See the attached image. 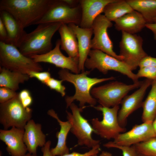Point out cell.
I'll return each instance as SVG.
<instances>
[{
    "instance_id": "d6986e66",
    "label": "cell",
    "mask_w": 156,
    "mask_h": 156,
    "mask_svg": "<svg viewBox=\"0 0 156 156\" xmlns=\"http://www.w3.org/2000/svg\"><path fill=\"white\" fill-rule=\"evenodd\" d=\"M73 30L77 38L79 50V67L80 72L84 71L85 63L91 49L92 28H83L74 24H68Z\"/></svg>"
},
{
    "instance_id": "e0dca14e",
    "label": "cell",
    "mask_w": 156,
    "mask_h": 156,
    "mask_svg": "<svg viewBox=\"0 0 156 156\" xmlns=\"http://www.w3.org/2000/svg\"><path fill=\"white\" fill-rule=\"evenodd\" d=\"M114 0H80L81 17L79 26L83 28H92L96 18L103 12L105 6Z\"/></svg>"
},
{
    "instance_id": "f35d334b",
    "label": "cell",
    "mask_w": 156,
    "mask_h": 156,
    "mask_svg": "<svg viewBox=\"0 0 156 156\" xmlns=\"http://www.w3.org/2000/svg\"><path fill=\"white\" fill-rule=\"evenodd\" d=\"M145 27L150 30L153 34L154 38L156 40V23H146Z\"/></svg>"
},
{
    "instance_id": "7c38bea8",
    "label": "cell",
    "mask_w": 156,
    "mask_h": 156,
    "mask_svg": "<svg viewBox=\"0 0 156 156\" xmlns=\"http://www.w3.org/2000/svg\"><path fill=\"white\" fill-rule=\"evenodd\" d=\"M113 25L104 15L101 14L94 20L92 28L94 36L91 40V49H97L121 61L123 58L113 50V42L107 33V29Z\"/></svg>"
},
{
    "instance_id": "bcb514c9",
    "label": "cell",
    "mask_w": 156,
    "mask_h": 156,
    "mask_svg": "<svg viewBox=\"0 0 156 156\" xmlns=\"http://www.w3.org/2000/svg\"><path fill=\"white\" fill-rule=\"evenodd\" d=\"M139 156H145L142 155H139Z\"/></svg>"
},
{
    "instance_id": "ffe728a7",
    "label": "cell",
    "mask_w": 156,
    "mask_h": 156,
    "mask_svg": "<svg viewBox=\"0 0 156 156\" xmlns=\"http://www.w3.org/2000/svg\"><path fill=\"white\" fill-rule=\"evenodd\" d=\"M114 22L116 30L131 34H136L140 31L145 27L147 23L141 14L134 10Z\"/></svg>"
},
{
    "instance_id": "d4e9b609",
    "label": "cell",
    "mask_w": 156,
    "mask_h": 156,
    "mask_svg": "<svg viewBox=\"0 0 156 156\" xmlns=\"http://www.w3.org/2000/svg\"><path fill=\"white\" fill-rule=\"evenodd\" d=\"M133 10L140 13L147 23H151L156 17V0H127Z\"/></svg>"
},
{
    "instance_id": "cb8c5ba5",
    "label": "cell",
    "mask_w": 156,
    "mask_h": 156,
    "mask_svg": "<svg viewBox=\"0 0 156 156\" xmlns=\"http://www.w3.org/2000/svg\"><path fill=\"white\" fill-rule=\"evenodd\" d=\"M28 75L12 71L0 66V86L5 87L16 91L19 89L20 83L27 81Z\"/></svg>"
},
{
    "instance_id": "8fae6325",
    "label": "cell",
    "mask_w": 156,
    "mask_h": 156,
    "mask_svg": "<svg viewBox=\"0 0 156 156\" xmlns=\"http://www.w3.org/2000/svg\"><path fill=\"white\" fill-rule=\"evenodd\" d=\"M119 43V55L122 60L132 71L137 69L141 60L148 55L142 47L143 40L136 34H131L121 31Z\"/></svg>"
},
{
    "instance_id": "6da1fadb",
    "label": "cell",
    "mask_w": 156,
    "mask_h": 156,
    "mask_svg": "<svg viewBox=\"0 0 156 156\" xmlns=\"http://www.w3.org/2000/svg\"><path fill=\"white\" fill-rule=\"evenodd\" d=\"M52 0H1L0 10L10 14L21 27L36 25L50 6Z\"/></svg>"
},
{
    "instance_id": "e575fe53",
    "label": "cell",
    "mask_w": 156,
    "mask_h": 156,
    "mask_svg": "<svg viewBox=\"0 0 156 156\" xmlns=\"http://www.w3.org/2000/svg\"><path fill=\"white\" fill-rule=\"evenodd\" d=\"M100 150V145H97L92 148L88 151L83 153H81L76 152H73L71 153H68L59 156H92L97 154Z\"/></svg>"
},
{
    "instance_id": "8992f818",
    "label": "cell",
    "mask_w": 156,
    "mask_h": 156,
    "mask_svg": "<svg viewBox=\"0 0 156 156\" xmlns=\"http://www.w3.org/2000/svg\"><path fill=\"white\" fill-rule=\"evenodd\" d=\"M84 66L91 70L96 69L104 74L110 70L116 71L126 76L133 83L139 81L136 74L123 61L99 50L91 49Z\"/></svg>"
},
{
    "instance_id": "b9f144b4",
    "label": "cell",
    "mask_w": 156,
    "mask_h": 156,
    "mask_svg": "<svg viewBox=\"0 0 156 156\" xmlns=\"http://www.w3.org/2000/svg\"><path fill=\"white\" fill-rule=\"evenodd\" d=\"M23 156H37L36 155H34L29 153L26 154Z\"/></svg>"
},
{
    "instance_id": "7402d4cb",
    "label": "cell",
    "mask_w": 156,
    "mask_h": 156,
    "mask_svg": "<svg viewBox=\"0 0 156 156\" xmlns=\"http://www.w3.org/2000/svg\"><path fill=\"white\" fill-rule=\"evenodd\" d=\"M48 115L55 119L60 126V129L57 132V142L56 146L50 150L52 156H61L69 153V150L66 145L68 135L70 131L71 125L68 120L63 121L59 118L57 114L53 109L48 111Z\"/></svg>"
},
{
    "instance_id": "7a4b0ae2",
    "label": "cell",
    "mask_w": 156,
    "mask_h": 156,
    "mask_svg": "<svg viewBox=\"0 0 156 156\" xmlns=\"http://www.w3.org/2000/svg\"><path fill=\"white\" fill-rule=\"evenodd\" d=\"M81 72L72 74L67 69H62L58 73L61 80L72 83L75 88V93L73 96H67L65 98L67 108L75 100L79 102V107L83 109L86 107V103L91 107L94 106L97 101L91 94L92 87L98 83L115 79L113 77L102 78H91L88 76L90 71H84Z\"/></svg>"
},
{
    "instance_id": "8d00e7d4",
    "label": "cell",
    "mask_w": 156,
    "mask_h": 156,
    "mask_svg": "<svg viewBox=\"0 0 156 156\" xmlns=\"http://www.w3.org/2000/svg\"><path fill=\"white\" fill-rule=\"evenodd\" d=\"M8 40V34L4 24L0 18V41L7 43Z\"/></svg>"
},
{
    "instance_id": "7bdbcfd3",
    "label": "cell",
    "mask_w": 156,
    "mask_h": 156,
    "mask_svg": "<svg viewBox=\"0 0 156 156\" xmlns=\"http://www.w3.org/2000/svg\"><path fill=\"white\" fill-rule=\"evenodd\" d=\"M156 23V17L153 19L151 23Z\"/></svg>"
},
{
    "instance_id": "ba28073f",
    "label": "cell",
    "mask_w": 156,
    "mask_h": 156,
    "mask_svg": "<svg viewBox=\"0 0 156 156\" xmlns=\"http://www.w3.org/2000/svg\"><path fill=\"white\" fill-rule=\"evenodd\" d=\"M69 107L71 112L66 111V118L71 125L70 131L77 139V145L92 148L100 145V140L92 137V133L95 131L92 125L81 114L83 109L78 107L73 102Z\"/></svg>"
},
{
    "instance_id": "5bb4252c",
    "label": "cell",
    "mask_w": 156,
    "mask_h": 156,
    "mask_svg": "<svg viewBox=\"0 0 156 156\" xmlns=\"http://www.w3.org/2000/svg\"><path fill=\"white\" fill-rule=\"evenodd\" d=\"M153 81L146 79L142 81L138 89L131 94L126 95L123 99L120 104L121 107L118 113V121L121 127H125L129 116L142 107L146 90L151 85Z\"/></svg>"
},
{
    "instance_id": "f6af8a7d",
    "label": "cell",
    "mask_w": 156,
    "mask_h": 156,
    "mask_svg": "<svg viewBox=\"0 0 156 156\" xmlns=\"http://www.w3.org/2000/svg\"><path fill=\"white\" fill-rule=\"evenodd\" d=\"M0 156H2V155H1V151L0 152Z\"/></svg>"
},
{
    "instance_id": "484cf974",
    "label": "cell",
    "mask_w": 156,
    "mask_h": 156,
    "mask_svg": "<svg viewBox=\"0 0 156 156\" xmlns=\"http://www.w3.org/2000/svg\"><path fill=\"white\" fill-rule=\"evenodd\" d=\"M133 10L126 0H114L105 6L103 12L106 18L112 22Z\"/></svg>"
},
{
    "instance_id": "2e32d148",
    "label": "cell",
    "mask_w": 156,
    "mask_h": 156,
    "mask_svg": "<svg viewBox=\"0 0 156 156\" xmlns=\"http://www.w3.org/2000/svg\"><path fill=\"white\" fill-rule=\"evenodd\" d=\"M24 129L12 127L10 130H0V139L7 146L6 149L12 156H23L27 151L23 141Z\"/></svg>"
},
{
    "instance_id": "603a6c76",
    "label": "cell",
    "mask_w": 156,
    "mask_h": 156,
    "mask_svg": "<svg viewBox=\"0 0 156 156\" xmlns=\"http://www.w3.org/2000/svg\"><path fill=\"white\" fill-rule=\"evenodd\" d=\"M58 31L60 37V49L69 57H79L78 41L75 33L68 24L62 23Z\"/></svg>"
},
{
    "instance_id": "4dcf8cb0",
    "label": "cell",
    "mask_w": 156,
    "mask_h": 156,
    "mask_svg": "<svg viewBox=\"0 0 156 156\" xmlns=\"http://www.w3.org/2000/svg\"><path fill=\"white\" fill-rule=\"evenodd\" d=\"M139 79L144 77L153 81L156 80V67H145L140 68L136 74Z\"/></svg>"
},
{
    "instance_id": "74e56055",
    "label": "cell",
    "mask_w": 156,
    "mask_h": 156,
    "mask_svg": "<svg viewBox=\"0 0 156 156\" xmlns=\"http://www.w3.org/2000/svg\"><path fill=\"white\" fill-rule=\"evenodd\" d=\"M51 142L50 140L47 141L44 146L42 147L41 151L43 153L42 156H52L50 151Z\"/></svg>"
},
{
    "instance_id": "d6a6232c",
    "label": "cell",
    "mask_w": 156,
    "mask_h": 156,
    "mask_svg": "<svg viewBox=\"0 0 156 156\" xmlns=\"http://www.w3.org/2000/svg\"><path fill=\"white\" fill-rule=\"evenodd\" d=\"M18 97L23 106L29 107L32 104L33 99L30 91L27 89H23L18 94Z\"/></svg>"
},
{
    "instance_id": "f1b7e54d",
    "label": "cell",
    "mask_w": 156,
    "mask_h": 156,
    "mask_svg": "<svg viewBox=\"0 0 156 156\" xmlns=\"http://www.w3.org/2000/svg\"><path fill=\"white\" fill-rule=\"evenodd\" d=\"M107 148H115L120 150L122 152L123 156H139L133 146H131L119 145L113 141H110L103 144Z\"/></svg>"
},
{
    "instance_id": "277c9868",
    "label": "cell",
    "mask_w": 156,
    "mask_h": 156,
    "mask_svg": "<svg viewBox=\"0 0 156 156\" xmlns=\"http://www.w3.org/2000/svg\"><path fill=\"white\" fill-rule=\"evenodd\" d=\"M1 66L12 71L29 75L31 72H41L43 68L39 63L23 54L18 48L0 41Z\"/></svg>"
},
{
    "instance_id": "4fadbf2b",
    "label": "cell",
    "mask_w": 156,
    "mask_h": 156,
    "mask_svg": "<svg viewBox=\"0 0 156 156\" xmlns=\"http://www.w3.org/2000/svg\"><path fill=\"white\" fill-rule=\"evenodd\" d=\"M60 47V40L58 39L55 47L48 52L42 55H33L29 57L38 63H49L62 69L70 70L75 74L79 73V57L66 56L61 52Z\"/></svg>"
},
{
    "instance_id": "52a82bcc",
    "label": "cell",
    "mask_w": 156,
    "mask_h": 156,
    "mask_svg": "<svg viewBox=\"0 0 156 156\" xmlns=\"http://www.w3.org/2000/svg\"><path fill=\"white\" fill-rule=\"evenodd\" d=\"M32 110L25 107L18 95L13 99L0 104V123L4 129L10 127L24 129L27 123L31 119Z\"/></svg>"
},
{
    "instance_id": "5b68a950",
    "label": "cell",
    "mask_w": 156,
    "mask_h": 156,
    "mask_svg": "<svg viewBox=\"0 0 156 156\" xmlns=\"http://www.w3.org/2000/svg\"><path fill=\"white\" fill-rule=\"evenodd\" d=\"M142 81L131 84H127L117 81L92 88L90 92L92 96L101 106L111 107L121 104L124 97L131 91L139 88Z\"/></svg>"
},
{
    "instance_id": "60d3db41",
    "label": "cell",
    "mask_w": 156,
    "mask_h": 156,
    "mask_svg": "<svg viewBox=\"0 0 156 156\" xmlns=\"http://www.w3.org/2000/svg\"><path fill=\"white\" fill-rule=\"evenodd\" d=\"M152 124L156 137V116L152 122Z\"/></svg>"
},
{
    "instance_id": "f546056e",
    "label": "cell",
    "mask_w": 156,
    "mask_h": 156,
    "mask_svg": "<svg viewBox=\"0 0 156 156\" xmlns=\"http://www.w3.org/2000/svg\"><path fill=\"white\" fill-rule=\"evenodd\" d=\"M63 81L62 80H59L51 77L45 84L51 89L55 90L59 93L63 97L66 94V87L62 84Z\"/></svg>"
},
{
    "instance_id": "ab89813d",
    "label": "cell",
    "mask_w": 156,
    "mask_h": 156,
    "mask_svg": "<svg viewBox=\"0 0 156 156\" xmlns=\"http://www.w3.org/2000/svg\"><path fill=\"white\" fill-rule=\"evenodd\" d=\"M99 156H113L110 153L106 151H103L100 154Z\"/></svg>"
},
{
    "instance_id": "ee69618b",
    "label": "cell",
    "mask_w": 156,
    "mask_h": 156,
    "mask_svg": "<svg viewBox=\"0 0 156 156\" xmlns=\"http://www.w3.org/2000/svg\"><path fill=\"white\" fill-rule=\"evenodd\" d=\"M92 156H98L97 155V154H95L93 155H92Z\"/></svg>"
},
{
    "instance_id": "1f68e13d",
    "label": "cell",
    "mask_w": 156,
    "mask_h": 156,
    "mask_svg": "<svg viewBox=\"0 0 156 156\" xmlns=\"http://www.w3.org/2000/svg\"><path fill=\"white\" fill-rule=\"evenodd\" d=\"M18 94L16 91L5 87L0 88V103L5 102L17 96Z\"/></svg>"
},
{
    "instance_id": "836d02e7",
    "label": "cell",
    "mask_w": 156,
    "mask_h": 156,
    "mask_svg": "<svg viewBox=\"0 0 156 156\" xmlns=\"http://www.w3.org/2000/svg\"><path fill=\"white\" fill-rule=\"evenodd\" d=\"M50 73L48 72H31L29 74V78L37 79L42 83L45 84L51 78Z\"/></svg>"
},
{
    "instance_id": "9c48e42d",
    "label": "cell",
    "mask_w": 156,
    "mask_h": 156,
    "mask_svg": "<svg viewBox=\"0 0 156 156\" xmlns=\"http://www.w3.org/2000/svg\"><path fill=\"white\" fill-rule=\"evenodd\" d=\"M93 107L101 112L103 115L101 120L97 118L91 120V125L95 133L102 138L109 140L114 139L119 134L126 131V129L121 127L118 121L119 105L107 107L99 105Z\"/></svg>"
},
{
    "instance_id": "44dd1931",
    "label": "cell",
    "mask_w": 156,
    "mask_h": 156,
    "mask_svg": "<svg viewBox=\"0 0 156 156\" xmlns=\"http://www.w3.org/2000/svg\"><path fill=\"white\" fill-rule=\"evenodd\" d=\"M0 18L2 21L8 34L6 44L18 48L27 33L14 18L9 13L0 10Z\"/></svg>"
},
{
    "instance_id": "30bf717a",
    "label": "cell",
    "mask_w": 156,
    "mask_h": 156,
    "mask_svg": "<svg viewBox=\"0 0 156 156\" xmlns=\"http://www.w3.org/2000/svg\"><path fill=\"white\" fill-rule=\"evenodd\" d=\"M81 17L80 5L71 6L64 0H52L46 13L36 25L44 23H60L74 24L79 26Z\"/></svg>"
},
{
    "instance_id": "4316f807",
    "label": "cell",
    "mask_w": 156,
    "mask_h": 156,
    "mask_svg": "<svg viewBox=\"0 0 156 156\" xmlns=\"http://www.w3.org/2000/svg\"><path fill=\"white\" fill-rule=\"evenodd\" d=\"M151 86V90L142 105L143 122H152L156 116V80L153 81Z\"/></svg>"
},
{
    "instance_id": "d590c367",
    "label": "cell",
    "mask_w": 156,
    "mask_h": 156,
    "mask_svg": "<svg viewBox=\"0 0 156 156\" xmlns=\"http://www.w3.org/2000/svg\"><path fill=\"white\" fill-rule=\"evenodd\" d=\"M140 68L145 67H156V58L148 55L144 57L140 62Z\"/></svg>"
},
{
    "instance_id": "9a60e30c",
    "label": "cell",
    "mask_w": 156,
    "mask_h": 156,
    "mask_svg": "<svg viewBox=\"0 0 156 156\" xmlns=\"http://www.w3.org/2000/svg\"><path fill=\"white\" fill-rule=\"evenodd\" d=\"M152 122L135 125L129 131L118 134L113 142L118 145L131 146L156 137Z\"/></svg>"
},
{
    "instance_id": "3957f363",
    "label": "cell",
    "mask_w": 156,
    "mask_h": 156,
    "mask_svg": "<svg viewBox=\"0 0 156 156\" xmlns=\"http://www.w3.org/2000/svg\"><path fill=\"white\" fill-rule=\"evenodd\" d=\"M62 23H53L38 25L34 30L26 34L18 49L23 54L29 57L48 52L52 49V38Z\"/></svg>"
},
{
    "instance_id": "ac0fdd59",
    "label": "cell",
    "mask_w": 156,
    "mask_h": 156,
    "mask_svg": "<svg viewBox=\"0 0 156 156\" xmlns=\"http://www.w3.org/2000/svg\"><path fill=\"white\" fill-rule=\"evenodd\" d=\"M24 129L23 141L27 151L29 153L36 155L38 147H43L47 142L46 135L42 130V125L31 119Z\"/></svg>"
},
{
    "instance_id": "83f0119b",
    "label": "cell",
    "mask_w": 156,
    "mask_h": 156,
    "mask_svg": "<svg viewBox=\"0 0 156 156\" xmlns=\"http://www.w3.org/2000/svg\"><path fill=\"white\" fill-rule=\"evenodd\" d=\"M133 146L140 155L156 156V137Z\"/></svg>"
}]
</instances>
